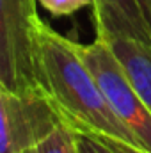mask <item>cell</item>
I'll return each mask as SVG.
<instances>
[{"instance_id": "1", "label": "cell", "mask_w": 151, "mask_h": 153, "mask_svg": "<svg viewBox=\"0 0 151 153\" xmlns=\"http://www.w3.org/2000/svg\"><path fill=\"white\" fill-rule=\"evenodd\" d=\"M30 57L36 89L62 123L85 135H107L141 146L110 109L80 43L52 29L39 13L30 20Z\"/></svg>"}, {"instance_id": "2", "label": "cell", "mask_w": 151, "mask_h": 153, "mask_svg": "<svg viewBox=\"0 0 151 153\" xmlns=\"http://www.w3.org/2000/svg\"><path fill=\"white\" fill-rule=\"evenodd\" d=\"M80 50L114 114L133 134L137 143L151 153V111L142 102L110 45L96 36L93 43L80 45Z\"/></svg>"}, {"instance_id": "3", "label": "cell", "mask_w": 151, "mask_h": 153, "mask_svg": "<svg viewBox=\"0 0 151 153\" xmlns=\"http://www.w3.org/2000/svg\"><path fill=\"white\" fill-rule=\"evenodd\" d=\"M0 153H25L62 125L59 114L38 89L0 87Z\"/></svg>"}, {"instance_id": "4", "label": "cell", "mask_w": 151, "mask_h": 153, "mask_svg": "<svg viewBox=\"0 0 151 153\" xmlns=\"http://www.w3.org/2000/svg\"><path fill=\"white\" fill-rule=\"evenodd\" d=\"M38 0H0V87L36 89L30 57V20Z\"/></svg>"}, {"instance_id": "5", "label": "cell", "mask_w": 151, "mask_h": 153, "mask_svg": "<svg viewBox=\"0 0 151 153\" xmlns=\"http://www.w3.org/2000/svg\"><path fill=\"white\" fill-rule=\"evenodd\" d=\"M98 38H130L151 45V25L139 0H93Z\"/></svg>"}, {"instance_id": "6", "label": "cell", "mask_w": 151, "mask_h": 153, "mask_svg": "<svg viewBox=\"0 0 151 153\" xmlns=\"http://www.w3.org/2000/svg\"><path fill=\"white\" fill-rule=\"evenodd\" d=\"M105 39L117 59L121 61L126 75L139 91L142 102L151 111V45L130 38H101Z\"/></svg>"}, {"instance_id": "7", "label": "cell", "mask_w": 151, "mask_h": 153, "mask_svg": "<svg viewBox=\"0 0 151 153\" xmlns=\"http://www.w3.org/2000/svg\"><path fill=\"white\" fill-rule=\"evenodd\" d=\"M25 153H78L76 132L66 123H62L55 128L52 135H48L38 146L30 148Z\"/></svg>"}, {"instance_id": "8", "label": "cell", "mask_w": 151, "mask_h": 153, "mask_svg": "<svg viewBox=\"0 0 151 153\" xmlns=\"http://www.w3.org/2000/svg\"><path fill=\"white\" fill-rule=\"evenodd\" d=\"M38 4L53 16H68L84 7H91L93 0H38Z\"/></svg>"}, {"instance_id": "9", "label": "cell", "mask_w": 151, "mask_h": 153, "mask_svg": "<svg viewBox=\"0 0 151 153\" xmlns=\"http://www.w3.org/2000/svg\"><path fill=\"white\" fill-rule=\"evenodd\" d=\"M76 144H78V153H114L98 139L80 132H76Z\"/></svg>"}, {"instance_id": "10", "label": "cell", "mask_w": 151, "mask_h": 153, "mask_svg": "<svg viewBox=\"0 0 151 153\" xmlns=\"http://www.w3.org/2000/svg\"><path fill=\"white\" fill-rule=\"evenodd\" d=\"M139 4H141V7H142V11H144V14L151 25V0H139Z\"/></svg>"}]
</instances>
